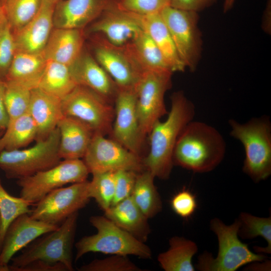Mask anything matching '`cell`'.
I'll return each instance as SVG.
<instances>
[{"label": "cell", "mask_w": 271, "mask_h": 271, "mask_svg": "<svg viewBox=\"0 0 271 271\" xmlns=\"http://www.w3.org/2000/svg\"><path fill=\"white\" fill-rule=\"evenodd\" d=\"M235 0H224L223 11L226 13L229 11L233 7Z\"/></svg>", "instance_id": "48"}, {"label": "cell", "mask_w": 271, "mask_h": 271, "mask_svg": "<svg viewBox=\"0 0 271 271\" xmlns=\"http://www.w3.org/2000/svg\"><path fill=\"white\" fill-rule=\"evenodd\" d=\"M225 152V140L217 129L193 120L178 138L174 150L173 163L193 172H209L221 163Z\"/></svg>", "instance_id": "2"}, {"label": "cell", "mask_w": 271, "mask_h": 271, "mask_svg": "<svg viewBox=\"0 0 271 271\" xmlns=\"http://www.w3.org/2000/svg\"><path fill=\"white\" fill-rule=\"evenodd\" d=\"M125 48L144 72L153 71L173 72L158 47L144 31L142 30Z\"/></svg>", "instance_id": "28"}, {"label": "cell", "mask_w": 271, "mask_h": 271, "mask_svg": "<svg viewBox=\"0 0 271 271\" xmlns=\"http://www.w3.org/2000/svg\"><path fill=\"white\" fill-rule=\"evenodd\" d=\"M271 12V0H267L266 7L264 13L263 17V27L264 30L269 33V30L270 29L269 28L270 27V25L269 24L270 23V13Z\"/></svg>", "instance_id": "45"}, {"label": "cell", "mask_w": 271, "mask_h": 271, "mask_svg": "<svg viewBox=\"0 0 271 271\" xmlns=\"http://www.w3.org/2000/svg\"><path fill=\"white\" fill-rule=\"evenodd\" d=\"M45 2H47L48 3L56 5L58 2H59L61 0H42Z\"/></svg>", "instance_id": "50"}, {"label": "cell", "mask_w": 271, "mask_h": 271, "mask_svg": "<svg viewBox=\"0 0 271 271\" xmlns=\"http://www.w3.org/2000/svg\"><path fill=\"white\" fill-rule=\"evenodd\" d=\"M64 116L77 118L95 132L110 134L114 119V104L91 89L77 85L61 100Z\"/></svg>", "instance_id": "8"}, {"label": "cell", "mask_w": 271, "mask_h": 271, "mask_svg": "<svg viewBox=\"0 0 271 271\" xmlns=\"http://www.w3.org/2000/svg\"><path fill=\"white\" fill-rule=\"evenodd\" d=\"M104 212L106 217L140 241L145 242L148 240L151 233L148 218L131 196L111 206Z\"/></svg>", "instance_id": "25"}, {"label": "cell", "mask_w": 271, "mask_h": 271, "mask_svg": "<svg viewBox=\"0 0 271 271\" xmlns=\"http://www.w3.org/2000/svg\"><path fill=\"white\" fill-rule=\"evenodd\" d=\"M86 38L83 29L54 28L43 53L47 60L69 66L83 50Z\"/></svg>", "instance_id": "21"}, {"label": "cell", "mask_w": 271, "mask_h": 271, "mask_svg": "<svg viewBox=\"0 0 271 271\" xmlns=\"http://www.w3.org/2000/svg\"><path fill=\"white\" fill-rule=\"evenodd\" d=\"M0 227H1V219H0Z\"/></svg>", "instance_id": "52"}, {"label": "cell", "mask_w": 271, "mask_h": 271, "mask_svg": "<svg viewBox=\"0 0 271 271\" xmlns=\"http://www.w3.org/2000/svg\"><path fill=\"white\" fill-rule=\"evenodd\" d=\"M114 191V172L92 174V179L89 184V196L95 200L103 211L111 206Z\"/></svg>", "instance_id": "36"}, {"label": "cell", "mask_w": 271, "mask_h": 271, "mask_svg": "<svg viewBox=\"0 0 271 271\" xmlns=\"http://www.w3.org/2000/svg\"><path fill=\"white\" fill-rule=\"evenodd\" d=\"M77 85L88 87L114 104L119 87L85 47L69 66Z\"/></svg>", "instance_id": "17"}, {"label": "cell", "mask_w": 271, "mask_h": 271, "mask_svg": "<svg viewBox=\"0 0 271 271\" xmlns=\"http://www.w3.org/2000/svg\"><path fill=\"white\" fill-rule=\"evenodd\" d=\"M60 132L59 154L61 159H82L95 132L87 124L63 116L57 126Z\"/></svg>", "instance_id": "22"}, {"label": "cell", "mask_w": 271, "mask_h": 271, "mask_svg": "<svg viewBox=\"0 0 271 271\" xmlns=\"http://www.w3.org/2000/svg\"><path fill=\"white\" fill-rule=\"evenodd\" d=\"M181 60L190 70H196L201 58V34L198 24V13L171 6L160 13Z\"/></svg>", "instance_id": "11"}, {"label": "cell", "mask_w": 271, "mask_h": 271, "mask_svg": "<svg viewBox=\"0 0 271 271\" xmlns=\"http://www.w3.org/2000/svg\"><path fill=\"white\" fill-rule=\"evenodd\" d=\"M89 184V181L86 180L52 191L35 204L30 216L49 224L59 225L87 204L90 199Z\"/></svg>", "instance_id": "14"}, {"label": "cell", "mask_w": 271, "mask_h": 271, "mask_svg": "<svg viewBox=\"0 0 271 271\" xmlns=\"http://www.w3.org/2000/svg\"><path fill=\"white\" fill-rule=\"evenodd\" d=\"M173 72H145L136 88V108L141 133L149 135L154 124L168 114L165 95L172 86Z\"/></svg>", "instance_id": "10"}, {"label": "cell", "mask_w": 271, "mask_h": 271, "mask_svg": "<svg viewBox=\"0 0 271 271\" xmlns=\"http://www.w3.org/2000/svg\"><path fill=\"white\" fill-rule=\"evenodd\" d=\"M7 0H0V4L4 6Z\"/></svg>", "instance_id": "51"}, {"label": "cell", "mask_w": 271, "mask_h": 271, "mask_svg": "<svg viewBox=\"0 0 271 271\" xmlns=\"http://www.w3.org/2000/svg\"><path fill=\"white\" fill-rule=\"evenodd\" d=\"M216 0H170V6L183 10L198 13L211 5Z\"/></svg>", "instance_id": "43"}, {"label": "cell", "mask_w": 271, "mask_h": 271, "mask_svg": "<svg viewBox=\"0 0 271 271\" xmlns=\"http://www.w3.org/2000/svg\"><path fill=\"white\" fill-rule=\"evenodd\" d=\"M15 52L13 33L8 24L0 33V79L6 80Z\"/></svg>", "instance_id": "39"}, {"label": "cell", "mask_w": 271, "mask_h": 271, "mask_svg": "<svg viewBox=\"0 0 271 271\" xmlns=\"http://www.w3.org/2000/svg\"><path fill=\"white\" fill-rule=\"evenodd\" d=\"M28 113L37 127L36 141L46 139L57 127L64 116L61 100L38 87L31 90Z\"/></svg>", "instance_id": "23"}, {"label": "cell", "mask_w": 271, "mask_h": 271, "mask_svg": "<svg viewBox=\"0 0 271 271\" xmlns=\"http://www.w3.org/2000/svg\"><path fill=\"white\" fill-rule=\"evenodd\" d=\"M9 265L4 266L0 264V271H9Z\"/></svg>", "instance_id": "49"}, {"label": "cell", "mask_w": 271, "mask_h": 271, "mask_svg": "<svg viewBox=\"0 0 271 271\" xmlns=\"http://www.w3.org/2000/svg\"><path fill=\"white\" fill-rule=\"evenodd\" d=\"M197 206L195 196L186 189L177 193L171 200V206L173 211L183 218H188L192 216Z\"/></svg>", "instance_id": "41"}, {"label": "cell", "mask_w": 271, "mask_h": 271, "mask_svg": "<svg viewBox=\"0 0 271 271\" xmlns=\"http://www.w3.org/2000/svg\"><path fill=\"white\" fill-rule=\"evenodd\" d=\"M57 127L45 139L30 148L0 152V169L9 179H19L51 168L61 161Z\"/></svg>", "instance_id": "7"}, {"label": "cell", "mask_w": 271, "mask_h": 271, "mask_svg": "<svg viewBox=\"0 0 271 271\" xmlns=\"http://www.w3.org/2000/svg\"><path fill=\"white\" fill-rule=\"evenodd\" d=\"M89 39V51L119 88H136L144 73L125 47L111 44L98 35Z\"/></svg>", "instance_id": "12"}, {"label": "cell", "mask_w": 271, "mask_h": 271, "mask_svg": "<svg viewBox=\"0 0 271 271\" xmlns=\"http://www.w3.org/2000/svg\"><path fill=\"white\" fill-rule=\"evenodd\" d=\"M89 222L96 229L97 232L82 237L75 243V261L89 252L132 255L145 259L152 257V251L145 242L118 227L105 216H91Z\"/></svg>", "instance_id": "4"}, {"label": "cell", "mask_w": 271, "mask_h": 271, "mask_svg": "<svg viewBox=\"0 0 271 271\" xmlns=\"http://www.w3.org/2000/svg\"><path fill=\"white\" fill-rule=\"evenodd\" d=\"M171 108L165 120L153 125L149 136L150 150L142 159L145 170L155 178L168 179L174 166L173 156L178 138L195 115V106L182 91L171 97Z\"/></svg>", "instance_id": "1"}, {"label": "cell", "mask_w": 271, "mask_h": 271, "mask_svg": "<svg viewBox=\"0 0 271 271\" xmlns=\"http://www.w3.org/2000/svg\"><path fill=\"white\" fill-rule=\"evenodd\" d=\"M55 6L42 0L36 15L23 28L12 33L16 50L30 53L43 52L54 28Z\"/></svg>", "instance_id": "19"}, {"label": "cell", "mask_w": 271, "mask_h": 271, "mask_svg": "<svg viewBox=\"0 0 271 271\" xmlns=\"http://www.w3.org/2000/svg\"><path fill=\"white\" fill-rule=\"evenodd\" d=\"M120 10L131 14L147 16L160 14L170 6V0H113Z\"/></svg>", "instance_id": "38"}, {"label": "cell", "mask_w": 271, "mask_h": 271, "mask_svg": "<svg viewBox=\"0 0 271 271\" xmlns=\"http://www.w3.org/2000/svg\"><path fill=\"white\" fill-rule=\"evenodd\" d=\"M240 225L238 236L243 239L262 237L267 242L265 247L255 246L258 253H271V217H260L246 212H241L238 218Z\"/></svg>", "instance_id": "32"}, {"label": "cell", "mask_w": 271, "mask_h": 271, "mask_svg": "<svg viewBox=\"0 0 271 271\" xmlns=\"http://www.w3.org/2000/svg\"><path fill=\"white\" fill-rule=\"evenodd\" d=\"M89 172L81 159L63 160L56 166L18 179L20 197L32 204L47 194L68 184L87 180Z\"/></svg>", "instance_id": "9"}, {"label": "cell", "mask_w": 271, "mask_h": 271, "mask_svg": "<svg viewBox=\"0 0 271 271\" xmlns=\"http://www.w3.org/2000/svg\"><path fill=\"white\" fill-rule=\"evenodd\" d=\"M47 60L43 52L30 53L16 50L6 78L30 90L38 87Z\"/></svg>", "instance_id": "26"}, {"label": "cell", "mask_w": 271, "mask_h": 271, "mask_svg": "<svg viewBox=\"0 0 271 271\" xmlns=\"http://www.w3.org/2000/svg\"><path fill=\"white\" fill-rule=\"evenodd\" d=\"M136 88H119L114 102L115 115L111 139L141 157L145 139L140 129L136 108Z\"/></svg>", "instance_id": "15"}, {"label": "cell", "mask_w": 271, "mask_h": 271, "mask_svg": "<svg viewBox=\"0 0 271 271\" xmlns=\"http://www.w3.org/2000/svg\"><path fill=\"white\" fill-rule=\"evenodd\" d=\"M1 134H2V133H0V135H1ZM1 136H0V137H1Z\"/></svg>", "instance_id": "53"}, {"label": "cell", "mask_w": 271, "mask_h": 271, "mask_svg": "<svg viewBox=\"0 0 271 271\" xmlns=\"http://www.w3.org/2000/svg\"><path fill=\"white\" fill-rule=\"evenodd\" d=\"M31 90L14 82L6 81L5 105L9 122L28 112Z\"/></svg>", "instance_id": "35"}, {"label": "cell", "mask_w": 271, "mask_h": 271, "mask_svg": "<svg viewBox=\"0 0 271 271\" xmlns=\"http://www.w3.org/2000/svg\"><path fill=\"white\" fill-rule=\"evenodd\" d=\"M155 178L147 170L139 173L131 195L136 204L148 219L155 216L162 209L161 197L154 184Z\"/></svg>", "instance_id": "30"}, {"label": "cell", "mask_w": 271, "mask_h": 271, "mask_svg": "<svg viewBox=\"0 0 271 271\" xmlns=\"http://www.w3.org/2000/svg\"><path fill=\"white\" fill-rule=\"evenodd\" d=\"M253 263L252 265H250L247 267L248 270H270V261H265L264 262L261 263Z\"/></svg>", "instance_id": "46"}, {"label": "cell", "mask_w": 271, "mask_h": 271, "mask_svg": "<svg viewBox=\"0 0 271 271\" xmlns=\"http://www.w3.org/2000/svg\"><path fill=\"white\" fill-rule=\"evenodd\" d=\"M6 80L0 79V133L6 129L9 121L5 105Z\"/></svg>", "instance_id": "44"}, {"label": "cell", "mask_w": 271, "mask_h": 271, "mask_svg": "<svg viewBox=\"0 0 271 271\" xmlns=\"http://www.w3.org/2000/svg\"><path fill=\"white\" fill-rule=\"evenodd\" d=\"M89 173L145 170L142 158L112 139L95 132L83 157Z\"/></svg>", "instance_id": "13"}, {"label": "cell", "mask_w": 271, "mask_h": 271, "mask_svg": "<svg viewBox=\"0 0 271 271\" xmlns=\"http://www.w3.org/2000/svg\"><path fill=\"white\" fill-rule=\"evenodd\" d=\"M79 271H142L127 256L112 255L103 259H95L82 265Z\"/></svg>", "instance_id": "37"}, {"label": "cell", "mask_w": 271, "mask_h": 271, "mask_svg": "<svg viewBox=\"0 0 271 271\" xmlns=\"http://www.w3.org/2000/svg\"><path fill=\"white\" fill-rule=\"evenodd\" d=\"M33 205L22 197L10 195L4 188L0 179V250L7 230L12 222L19 216L30 214Z\"/></svg>", "instance_id": "33"}, {"label": "cell", "mask_w": 271, "mask_h": 271, "mask_svg": "<svg viewBox=\"0 0 271 271\" xmlns=\"http://www.w3.org/2000/svg\"><path fill=\"white\" fill-rule=\"evenodd\" d=\"M14 271H68V270L64 264L60 262L52 263L37 260L17 268Z\"/></svg>", "instance_id": "42"}, {"label": "cell", "mask_w": 271, "mask_h": 271, "mask_svg": "<svg viewBox=\"0 0 271 271\" xmlns=\"http://www.w3.org/2000/svg\"><path fill=\"white\" fill-rule=\"evenodd\" d=\"M230 134L242 144L245 152L242 170L254 182L271 174V125L265 117L253 118L241 123L229 120Z\"/></svg>", "instance_id": "3"}, {"label": "cell", "mask_w": 271, "mask_h": 271, "mask_svg": "<svg viewBox=\"0 0 271 271\" xmlns=\"http://www.w3.org/2000/svg\"><path fill=\"white\" fill-rule=\"evenodd\" d=\"M109 0H61L55 6L54 28L84 30L103 12Z\"/></svg>", "instance_id": "20"}, {"label": "cell", "mask_w": 271, "mask_h": 271, "mask_svg": "<svg viewBox=\"0 0 271 271\" xmlns=\"http://www.w3.org/2000/svg\"><path fill=\"white\" fill-rule=\"evenodd\" d=\"M77 85L71 74L69 66L54 61L47 60L38 87L62 100Z\"/></svg>", "instance_id": "29"}, {"label": "cell", "mask_w": 271, "mask_h": 271, "mask_svg": "<svg viewBox=\"0 0 271 271\" xmlns=\"http://www.w3.org/2000/svg\"><path fill=\"white\" fill-rule=\"evenodd\" d=\"M240 222L238 218L230 225L225 224L218 218L210 222L211 230L218 241V251L214 258L209 253L199 256L197 268L204 271H235L252 262L262 261L266 256L254 253L247 244L240 241L238 235Z\"/></svg>", "instance_id": "6"}, {"label": "cell", "mask_w": 271, "mask_h": 271, "mask_svg": "<svg viewBox=\"0 0 271 271\" xmlns=\"http://www.w3.org/2000/svg\"><path fill=\"white\" fill-rule=\"evenodd\" d=\"M42 0H7L5 8L8 24L12 33L26 25L37 14Z\"/></svg>", "instance_id": "34"}, {"label": "cell", "mask_w": 271, "mask_h": 271, "mask_svg": "<svg viewBox=\"0 0 271 271\" xmlns=\"http://www.w3.org/2000/svg\"><path fill=\"white\" fill-rule=\"evenodd\" d=\"M78 212L66 218L54 230L36 238L13 257L10 270L37 260L64 264L68 271L74 270L72 249L76 234Z\"/></svg>", "instance_id": "5"}, {"label": "cell", "mask_w": 271, "mask_h": 271, "mask_svg": "<svg viewBox=\"0 0 271 271\" xmlns=\"http://www.w3.org/2000/svg\"><path fill=\"white\" fill-rule=\"evenodd\" d=\"M197 251V245L194 241L173 236L169 240L168 249L158 255V261L165 271H194L192 261Z\"/></svg>", "instance_id": "27"}, {"label": "cell", "mask_w": 271, "mask_h": 271, "mask_svg": "<svg viewBox=\"0 0 271 271\" xmlns=\"http://www.w3.org/2000/svg\"><path fill=\"white\" fill-rule=\"evenodd\" d=\"M129 14L141 29L156 43L172 71H184L186 67L179 57L174 41L160 13L147 16Z\"/></svg>", "instance_id": "24"}, {"label": "cell", "mask_w": 271, "mask_h": 271, "mask_svg": "<svg viewBox=\"0 0 271 271\" xmlns=\"http://www.w3.org/2000/svg\"><path fill=\"white\" fill-rule=\"evenodd\" d=\"M138 173L128 170L114 172L115 191L111 206L131 196Z\"/></svg>", "instance_id": "40"}, {"label": "cell", "mask_w": 271, "mask_h": 271, "mask_svg": "<svg viewBox=\"0 0 271 271\" xmlns=\"http://www.w3.org/2000/svg\"><path fill=\"white\" fill-rule=\"evenodd\" d=\"M37 134L35 123L27 112L9 122L0 137V152L24 148L36 140Z\"/></svg>", "instance_id": "31"}, {"label": "cell", "mask_w": 271, "mask_h": 271, "mask_svg": "<svg viewBox=\"0 0 271 271\" xmlns=\"http://www.w3.org/2000/svg\"><path fill=\"white\" fill-rule=\"evenodd\" d=\"M8 24V20L3 6L0 4V33Z\"/></svg>", "instance_id": "47"}, {"label": "cell", "mask_w": 271, "mask_h": 271, "mask_svg": "<svg viewBox=\"0 0 271 271\" xmlns=\"http://www.w3.org/2000/svg\"><path fill=\"white\" fill-rule=\"evenodd\" d=\"M143 30L127 12L119 9L109 0L101 15L84 30L85 36L96 34L116 46L125 47Z\"/></svg>", "instance_id": "16"}, {"label": "cell", "mask_w": 271, "mask_h": 271, "mask_svg": "<svg viewBox=\"0 0 271 271\" xmlns=\"http://www.w3.org/2000/svg\"><path fill=\"white\" fill-rule=\"evenodd\" d=\"M58 226L34 219L30 214L19 216L9 225L5 235L0 250V264L9 265L17 252Z\"/></svg>", "instance_id": "18"}]
</instances>
